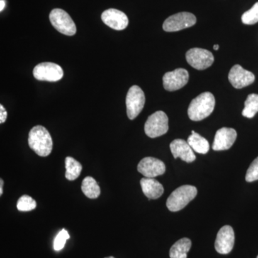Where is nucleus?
<instances>
[{
	"mask_svg": "<svg viewBox=\"0 0 258 258\" xmlns=\"http://www.w3.org/2000/svg\"><path fill=\"white\" fill-rule=\"evenodd\" d=\"M219 47H220V46H219V45H214L213 49L215 50H218Z\"/></svg>",
	"mask_w": 258,
	"mask_h": 258,
	"instance_id": "obj_30",
	"label": "nucleus"
},
{
	"mask_svg": "<svg viewBox=\"0 0 258 258\" xmlns=\"http://www.w3.org/2000/svg\"><path fill=\"white\" fill-rule=\"evenodd\" d=\"M137 169L139 173L147 178H154L165 173L164 163L154 157H145L139 163Z\"/></svg>",
	"mask_w": 258,
	"mask_h": 258,
	"instance_id": "obj_12",
	"label": "nucleus"
},
{
	"mask_svg": "<svg viewBox=\"0 0 258 258\" xmlns=\"http://www.w3.org/2000/svg\"><path fill=\"white\" fill-rule=\"evenodd\" d=\"M63 74L62 68L54 62H41L33 70L34 77L38 81L56 82L62 79Z\"/></svg>",
	"mask_w": 258,
	"mask_h": 258,
	"instance_id": "obj_8",
	"label": "nucleus"
},
{
	"mask_svg": "<svg viewBox=\"0 0 258 258\" xmlns=\"http://www.w3.org/2000/svg\"><path fill=\"white\" fill-rule=\"evenodd\" d=\"M37 203L34 199L28 195H23L19 199L17 203V208L20 212H29L35 210Z\"/></svg>",
	"mask_w": 258,
	"mask_h": 258,
	"instance_id": "obj_23",
	"label": "nucleus"
},
{
	"mask_svg": "<svg viewBox=\"0 0 258 258\" xmlns=\"http://www.w3.org/2000/svg\"><path fill=\"white\" fill-rule=\"evenodd\" d=\"M189 78V73L186 69H177L164 74L163 86L167 91H177L187 84Z\"/></svg>",
	"mask_w": 258,
	"mask_h": 258,
	"instance_id": "obj_10",
	"label": "nucleus"
},
{
	"mask_svg": "<svg viewBox=\"0 0 258 258\" xmlns=\"http://www.w3.org/2000/svg\"><path fill=\"white\" fill-rule=\"evenodd\" d=\"M170 149L174 159L180 158L181 160L187 163L193 162L196 159L193 149L183 139H177L173 141L170 144Z\"/></svg>",
	"mask_w": 258,
	"mask_h": 258,
	"instance_id": "obj_16",
	"label": "nucleus"
},
{
	"mask_svg": "<svg viewBox=\"0 0 258 258\" xmlns=\"http://www.w3.org/2000/svg\"><path fill=\"white\" fill-rule=\"evenodd\" d=\"M81 189L83 194L90 199L98 198L101 195V188L91 176H87L83 180Z\"/></svg>",
	"mask_w": 258,
	"mask_h": 258,
	"instance_id": "obj_20",
	"label": "nucleus"
},
{
	"mask_svg": "<svg viewBox=\"0 0 258 258\" xmlns=\"http://www.w3.org/2000/svg\"><path fill=\"white\" fill-rule=\"evenodd\" d=\"M145 94L138 86H133L128 90L125 98L127 115L130 120L137 118L145 105Z\"/></svg>",
	"mask_w": 258,
	"mask_h": 258,
	"instance_id": "obj_5",
	"label": "nucleus"
},
{
	"mask_svg": "<svg viewBox=\"0 0 258 258\" xmlns=\"http://www.w3.org/2000/svg\"><path fill=\"white\" fill-rule=\"evenodd\" d=\"M66 177L70 181H74L81 175L82 165L74 158L68 157L66 159Z\"/></svg>",
	"mask_w": 258,
	"mask_h": 258,
	"instance_id": "obj_21",
	"label": "nucleus"
},
{
	"mask_svg": "<svg viewBox=\"0 0 258 258\" xmlns=\"http://www.w3.org/2000/svg\"><path fill=\"white\" fill-rule=\"evenodd\" d=\"M186 60L194 69L203 71L213 64L215 57L210 51L195 47L186 52Z\"/></svg>",
	"mask_w": 258,
	"mask_h": 258,
	"instance_id": "obj_9",
	"label": "nucleus"
},
{
	"mask_svg": "<svg viewBox=\"0 0 258 258\" xmlns=\"http://www.w3.org/2000/svg\"><path fill=\"white\" fill-rule=\"evenodd\" d=\"M235 244V232L230 225L222 227L217 233L215 247L218 253H230Z\"/></svg>",
	"mask_w": 258,
	"mask_h": 258,
	"instance_id": "obj_11",
	"label": "nucleus"
},
{
	"mask_svg": "<svg viewBox=\"0 0 258 258\" xmlns=\"http://www.w3.org/2000/svg\"><path fill=\"white\" fill-rule=\"evenodd\" d=\"M105 258H115V257H105Z\"/></svg>",
	"mask_w": 258,
	"mask_h": 258,
	"instance_id": "obj_31",
	"label": "nucleus"
},
{
	"mask_svg": "<svg viewBox=\"0 0 258 258\" xmlns=\"http://www.w3.org/2000/svg\"><path fill=\"white\" fill-rule=\"evenodd\" d=\"M197 23V18L193 14L186 12L171 15L163 24V30L166 32H177L191 28Z\"/></svg>",
	"mask_w": 258,
	"mask_h": 258,
	"instance_id": "obj_7",
	"label": "nucleus"
},
{
	"mask_svg": "<svg viewBox=\"0 0 258 258\" xmlns=\"http://www.w3.org/2000/svg\"><path fill=\"white\" fill-rule=\"evenodd\" d=\"M257 258H258V256H257Z\"/></svg>",
	"mask_w": 258,
	"mask_h": 258,
	"instance_id": "obj_32",
	"label": "nucleus"
},
{
	"mask_svg": "<svg viewBox=\"0 0 258 258\" xmlns=\"http://www.w3.org/2000/svg\"><path fill=\"white\" fill-rule=\"evenodd\" d=\"M242 22L245 25H254L258 23V2L250 10L242 15Z\"/></svg>",
	"mask_w": 258,
	"mask_h": 258,
	"instance_id": "obj_24",
	"label": "nucleus"
},
{
	"mask_svg": "<svg viewBox=\"0 0 258 258\" xmlns=\"http://www.w3.org/2000/svg\"><path fill=\"white\" fill-rule=\"evenodd\" d=\"M187 143L195 152L199 154H206L210 150L208 141L194 131L187 139Z\"/></svg>",
	"mask_w": 258,
	"mask_h": 258,
	"instance_id": "obj_18",
	"label": "nucleus"
},
{
	"mask_svg": "<svg viewBox=\"0 0 258 258\" xmlns=\"http://www.w3.org/2000/svg\"><path fill=\"white\" fill-rule=\"evenodd\" d=\"M245 180L247 182H252L258 180V157L252 161L247 169Z\"/></svg>",
	"mask_w": 258,
	"mask_h": 258,
	"instance_id": "obj_26",
	"label": "nucleus"
},
{
	"mask_svg": "<svg viewBox=\"0 0 258 258\" xmlns=\"http://www.w3.org/2000/svg\"><path fill=\"white\" fill-rule=\"evenodd\" d=\"M228 79L234 88L241 89L252 84L255 77L252 72L244 69L240 64H235L229 73Z\"/></svg>",
	"mask_w": 258,
	"mask_h": 258,
	"instance_id": "obj_13",
	"label": "nucleus"
},
{
	"mask_svg": "<svg viewBox=\"0 0 258 258\" xmlns=\"http://www.w3.org/2000/svg\"><path fill=\"white\" fill-rule=\"evenodd\" d=\"M191 247V242L189 238L181 239L173 244L169 251L170 258H187V252Z\"/></svg>",
	"mask_w": 258,
	"mask_h": 258,
	"instance_id": "obj_19",
	"label": "nucleus"
},
{
	"mask_svg": "<svg viewBox=\"0 0 258 258\" xmlns=\"http://www.w3.org/2000/svg\"><path fill=\"white\" fill-rule=\"evenodd\" d=\"M258 112V94L252 93L247 96L244 102V108L242 112L243 116L247 118H253Z\"/></svg>",
	"mask_w": 258,
	"mask_h": 258,
	"instance_id": "obj_22",
	"label": "nucleus"
},
{
	"mask_svg": "<svg viewBox=\"0 0 258 258\" xmlns=\"http://www.w3.org/2000/svg\"><path fill=\"white\" fill-rule=\"evenodd\" d=\"M7 117H8V112L6 111L3 105H0V123H5Z\"/></svg>",
	"mask_w": 258,
	"mask_h": 258,
	"instance_id": "obj_27",
	"label": "nucleus"
},
{
	"mask_svg": "<svg viewBox=\"0 0 258 258\" xmlns=\"http://www.w3.org/2000/svg\"><path fill=\"white\" fill-rule=\"evenodd\" d=\"M5 6V2L4 0H0V11H3L4 10Z\"/></svg>",
	"mask_w": 258,
	"mask_h": 258,
	"instance_id": "obj_29",
	"label": "nucleus"
},
{
	"mask_svg": "<svg viewBox=\"0 0 258 258\" xmlns=\"http://www.w3.org/2000/svg\"><path fill=\"white\" fill-rule=\"evenodd\" d=\"M198 195V189L191 185H183L174 190L166 201V207L171 212L184 209Z\"/></svg>",
	"mask_w": 258,
	"mask_h": 258,
	"instance_id": "obj_3",
	"label": "nucleus"
},
{
	"mask_svg": "<svg viewBox=\"0 0 258 258\" xmlns=\"http://www.w3.org/2000/svg\"><path fill=\"white\" fill-rule=\"evenodd\" d=\"M237 132L234 128H223L219 129L215 134L212 149L215 151H224L230 149L237 139Z\"/></svg>",
	"mask_w": 258,
	"mask_h": 258,
	"instance_id": "obj_14",
	"label": "nucleus"
},
{
	"mask_svg": "<svg viewBox=\"0 0 258 258\" xmlns=\"http://www.w3.org/2000/svg\"><path fill=\"white\" fill-rule=\"evenodd\" d=\"M169 130V118L164 111H159L149 115L145 125V134L150 138H157Z\"/></svg>",
	"mask_w": 258,
	"mask_h": 258,
	"instance_id": "obj_4",
	"label": "nucleus"
},
{
	"mask_svg": "<svg viewBox=\"0 0 258 258\" xmlns=\"http://www.w3.org/2000/svg\"><path fill=\"white\" fill-rule=\"evenodd\" d=\"M215 98L210 92H205L194 98L188 108L189 118L194 121H200L208 118L213 112Z\"/></svg>",
	"mask_w": 258,
	"mask_h": 258,
	"instance_id": "obj_1",
	"label": "nucleus"
},
{
	"mask_svg": "<svg viewBox=\"0 0 258 258\" xmlns=\"http://www.w3.org/2000/svg\"><path fill=\"white\" fill-rule=\"evenodd\" d=\"M102 21L107 26L115 30H123L128 25V19L126 15L118 10L108 9L101 15Z\"/></svg>",
	"mask_w": 258,
	"mask_h": 258,
	"instance_id": "obj_15",
	"label": "nucleus"
},
{
	"mask_svg": "<svg viewBox=\"0 0 258 258\" xmlns=\"http://www.w3.org/2000/svg\"><path fill=\"white\" fill-rule=\"evenodd\" d=\"M50 23L60 33L73 36L76 33V26L71 16L63 10L54 9L50 14Z\"/></svg>",
	"mask_w": 258,
	"mask_h": 258,
	"instance_id": "obj_6",
	"label": "nucleus"
},
{
	"mask_svg": "<svg viewBox=\"0 0 258 258\" xmlns=\"http://www.w3.org/2000/svg\"><path fill=\"white\" fill-rule=\"evenodd\" d=\"M30 149L40 157H47L52 150V140L48 131L42 125H35L28 136Z\"/></svg>",
	"mask_w": 258,
	"mask_h": 258,
	"instance_id": "obj_2",
	"label": "nucleus"
},
{
	"mask_svg": "<svg viewBox=\"0 0 258 258\" xmlns=\"http://www.w3.org/2000/svg\"><path fill=\"white\" fill-rule=\"evenodd\" d=\"M140 184L144 195L150 200H157L164 193L162 185L154 178H143Z\"/></svg>",
	"mask_w": 258,
	"mask_h": 258,
	"instance_id": "obj_17",
	"label": "nucleus"
},
{
	"mask_svg": "<svg viewBox=\"0 0 258 258\" xmlns=\"http://www.w3.org/2000/svg\"><path fill=\"white\" fill-rule=\"evenodd\" d=\"M3 184H4V181H3V179H0V196H2V195H3Z\"/></svg>",
	"mask_w": 258,
	"mask_h": 258,
	"instance_id": "obj_28",
	"label": "nucleus"
},
{
	"mask_svg": "<svg viewBox=\"0 0 258 258\" xmlns=\"http://www.w3.org/2000/svg\"><path fill=\"white\" fill-rule=\"evenodd\" d=\"M70 238L69 232L64 229L57 234L56 236L55 240H54V249L56 251H60L63 248L64 244L66 243V241Z\"/></svg>",
	"mask_w": 258,
	"mask_h": 258,
	"instance_id": "obj_25",
	"label": "nucleus"
}]
</instances>
